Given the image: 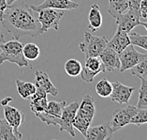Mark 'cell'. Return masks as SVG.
<instances>
[{"label":"cell","mask_w":147,"mask_h":140,"mask_svg":"<svg viewBox=\"0 0 147 140\" xmlns=\"http://www.w3.org/2000/svg\"><path fill=\"white\" fill-rule=\"evenodd\" d=\"M140 14L141 18L147 19V0H142L140 4Z\"/></svg>","instance_id":"obj_32"},{"label":"cell","mask_w":147,"mask_h":140,"mask_svg":"<svg viewBox=\"0 0 147 140\" xmlns=\"http://www.w3.org/2000/svg\"><path fill=\"white\" fill-rule=\"evenodd\" d=\"M130 39V44L138 46L144 50H147V36H142L138 32H129L128 33Z\"/></svg>","instance_id":"obj_29"},{"label":"cell","mask_w":147,"mask_h":140,"mask_svg":"<svg viewBox=\"0 0 147 140\" xmlns=\"http://www.w3.org/2000/svg\"><path fill=\"white\" fill-rule=\"evenodd\" d=\"M0 65L6 61L14 63L19 67L32 68L28 60L23 55V44L19 39L1 42L0 43Z\"/></svg>","instance_id":"obj_2"},{"label":"cell","mask_w":147,"mask_h":140,"mask_svg":"<svg viewBox=\"0 0 147 140\" xmlns=\"http://www.w3.org/2000/svg\"><path fill=\"white\" fill-rule=\"evenodd\" d=\"M7 7H8V5H7V0H0V20H1L3 13H4Z\"/></svg>","instance_id":"obj_34"},{"label":"cell","mask_w":147,"mask_h":140,"mask_svg":"<svg viewBox=\"0 0 147 140\" xmlns=\"http://www.w3.org/2000/svg\"><path fill=\"white\" fill-rule=\"evenodd\" d=\"M0 22L4 29L15 39L24 36L36 38L43 33L35 12L21 0L7 7Z\"/></svg>","instance_id":"obj_1"},{"label":"cell","mask_w":147,"mask_h":140,"mask_svg":"<svg viewBox=\"0 0 147 140\" xmlns=\"http://www.w3.org/2000/svg\"><path fill=\"white\" fill-rule=\"evenodd\" d=\"M141 26H143L145 27V29H146V31H147V22H143V23H142L141 22Z\"/></svg>","instance_id":"obj_38"},{"label":"cell","mask_w":147,"mask_h":140,"mask_svg":"<svg viewBox=\"0 0 147 140\" xmlns=\"http://www.w3.org/2000/svg\"><path fill=\"white\" fill-rule=\"evenodd\" d=\"M10 101H11V98H6V99H4V100H3V101L1 102V105H3V106H4V105H8V102H10Z\"/></svg>","instance_id":"obj_35"},{"label":"cell","mask_w":147,"mask_h":140,"mask_svg":"<svg viewBox=\"0 0 147 140\" xmlns=\"http://www.w3.org/2000/svg\"><path fill=\"white\" fill-rule=\"evenodd\" d=\"M40 50L35 43H26L23 46V55L27 60H36L39 56Z\"/></svg>","instance_id":"obj_26"},{"label":"cell","mask_w":147,"mask_h":140,"mask_svg":"<svg viewBox=\"0 0 147 140\" xmlns=\"http://www.w3.org/2000/svg\"><path fill=\"white\" fill-rule=\"evenodd\" d=\"M79 108V103L78 101H75L72 103H70L69 105H66L64 107L62 115H61V118L59 120V127L61 131H66L67 133L75 137V132H74V128H73V120L74 118L76 116L77 111Z\"/></svg>","instance_id":"obj_10"},{"label":"cell","mask_w":147,"mask_h":140,"mask_svg":"<svg viewBox=\"0 0 147 140\" xmlns=\"http://www.w3.org/2000/svg\"><path fill=\"white\" fill-rule=\"evenodd\" d=\"M72 125H73V128H76L82 135L85 136L88 128L90 127V125H91V122H89L88 120H86L84 118L80 116L79 114H76Z\"/></svg>","instance_id":"obj_28"},{"label":"cell","mask_w":147,"mask_h":140,"mask_svg":"<svg viewBox=\"0 0 147 140\" xmlns=\"http://www.w3.org/2000/svg\"><path fill=\"white\" fill-rule=\"evenodd\" d=\"M145 55L139 53L137 50H135L134 45L129 44L127 46L123 51L119 54V58H120V71L124 73L125 71L130 70L131 68L136 66L139 62H141L142 60L144 58Z\"/></svg>","instance_id":"obj_9"},{"label":"cell","mask_w":147,"mask_h":140,"mask_svg":"<svg viewBox=\"0 0 147 140\" xmlns=\"http://www.w3.org/2000/svg\"><path fill=\"white\" fill-rule=\"evenodd\" d=\"M4 35H3V32H2V28L0 27V43L1 42H4Z\"/></svg>","instance_id":"obj_36"},{"label":"cell","mask_w":147,"mask_h":140,"mask_svg":"<svg viewBox=\"0 0 147 140\" xmlns=\"http://www.w3.org/2000/svg\"><path fill=\"white\" fill-rule=\"evenodd\" d=\"M82 68V65L81 64V62L74 58L69 59L65 63V71L67 73V74H69V76H72V77L80 75Z\"/></svg>","instance_id":"obj_25"},{"label":"cell","mask_w":147,"mask_h":140,"mask_svg":"<svg viewBox=\"0 0 147 140\" xmlns=\"http://www.w3.org/2000/svg\"><path fill=\"white\" fill-rule=\"evenodd\" d=\"M35 86L37 88L41 89L45 91L47 94L52 96H56L58 94V89L55 88V86L53 84V82L50 79L49 75L42 71H36L35 73Z\"/></svg>","instance_id":"obj_14"},{"label":"cell","mask_w":147,"mask_h":140,"mask_svg":"<svg viewBox=\"0 0 147 140\" xmlns=\"http://www.w3.org/2000/svg\"><path fill=\"white\" fill-rule=\"evenodd\" d=\"M112 84H113V90L110 95L111 100L113 102H115L118 103L127 105L132 93L135 90V88L127 87V86L122 84L119 81H115Z\"/></svg>","instance_id":"obj_12"},{"label":"cell","mask_w":147,"mask_h":140,"mask_svg":"<svg viewBox=\"0 0 147 140\" xmlns=\"http://www.w3.org/2000/svg\"><path fill=\"white\" fill-rule=\"evenodd\" d=\"M63 10L56 9H43L38 12V20L40 23L42 32H47L49 29L58 30L61 18L64 16Z\"/></svg>","instance_id":"obj_5"},{"label":"cell","mask_w":147,"mask_h":140,"mask_svg":"<svg viewBox=\"0 0 147 140\" xmlns=\"http://www.w3.org/2000/svg\"><path fill=\"white\" fill-rule=\"evenodd\" d=\"M142 0H129V9L140 10V4Z\"/></svg>","instance_id":"obj_33"},{"label":"cell","mask_w":147,"mask_h":140,"mask_svg":"<svg viewBox=\"0 0 147 140\" xmlns=\"http://www.w3.org/2000/svg\"><path fill=\"white\" fill-rule=\"evenodd\" d=\"M113 132L110 123H104L95 127H89L84 137L87 140H110Z\"/></svg>","instance_id":"obj_15"},{"label":"cell","mask_w":147,"mask_h":140,"mask_svg":"<svg viewBox=\"0 0 147 140\" xmlns=\"http://www.w3.org/2000/svg\"><path fill=\"white\" fill-rule=\"evenodd\" d=\"M142 81L141 88L139 91V100L137 103L138 108L147 107V81L144 78H140Z\"/></svg>","instance_id":"obj_31"},{"label":"cell","mask_w":147,"mask_h":140,"mask_svg":"<svg viewBox=\"0 0 147 140\" xmlns=\"http://www.w3.org/2000/svg\"><path fill=\"white\" fill-rule=\"evenodd\" d=\"M138 107L134 105H127L124 108H116L113 110V118L110 123L113 133L119 131L121 128L130 123L132 117L137 111Z\"/></svg>","instance_id":"obj_6"},{"label":"cell","mask_w":147,"mask_h":140,"mask_svg":"<svg viewBox=\"0 0 147 140\" xmlns=\"http://www.w3.org/2000/svg\"><path fill=\"white\" fill-rule=\"evenodd\" d=\"M84 41L79 43V48L85 55V57L99 56L108 43L106 37H98L89 32H84Z\"/></svg>","instance_id":"obj_3"},{"label":"cell","mask_w":147,"mask_h":140,"mask_svg":"<svg viewBox=\"0 0 147 140\" xmlns=\"http://www.w3.org/2000/svg\"><path fill=\"white\" fill-rule=\"evenodd\" d=\"M99 58L102 61L106 71H113L115 69H120V58L119 54L116 53L112 48L106 46L102 53L99 55Z\"/></svg>","instance_id":"obj_16"},{"label":"cell","mask_w":147,"mask_h":140,"mask_svg":"<svg viewBox=\"0 0 147 140\" xmlns=\"http://www.w3.org/2000/svg\"><path fill=\"white\" fill-rule=\"evenodd\" d=\"M79 114L89 122L92 123L93 118L96 114V106H95V100L91 95H85L82 99L81 105H79V108L77 111Z\"/></svg>","instance_id":"obj_18"},{"label":"cell","mask_w":147,"mask_h":140,"mask_svg":"<svg viewBox=\"0 0 147 140\" xmlns=\"http://www.w3.org/2000/svg\"><path fill=\"white\" fill-rule=\"evenodd\" d=\"M30 109L35 114L44 111L48 105L47 93L39 88H37V90L30 97Z\"/></svg>","instance_id":"obj_19"},{"label":"cell","mask_w":147,"mask_h":140,"mask_svg":"<svg viewBox=\"0 0 147 140\" xmlns=\"http://www.w3.org/2000/svg\"><path fill=\"white\" fill-rule=\"evenodd\" d=\"M118 28L127 33H129L134 27L141 24V14L140 10L128 9L127 12L119 14L115 18Z\"/></svg>","instance_id":"obj_8"},{"label":"cell","mask_w":147,"mask_h":140,"mask_svg":"<svg viewBox=\"0 0 147 140\" xmlns=\"http://www.w3.org/2000/svg\"><path fill=\"white\" fill-rule=\"evenodd\" d=\"M16 86L19 95L23 99L26 100L30 99V97L37 90V87L35 86V84L29 83V82H24L20 80V79H17L16 80Z\"/></svg>","instance_id":"obj_22"},{"label":"cell","mask_w":147,"mask_h":140,"mask_svg":"<svg viewBox=\"0 0 147 140\" xmlns=\"http://www.w3.org/2000/svg\"><path fill=\"white\" fill-rule=\"evenodd\" d=\"M113 90V84L107 79H101L98 84L96 85V94L103 98L110 97Z\"/></svg>","instance_id":"obj_24"},{"label":"cell","mask_w":147,"mask_h":140,"mask_svg":"<svg viewBox=\"0 0 147 140\" xmlns=\"http://www.w3.org/2000/svg\"><path fill=\"white\" fill-rule=\"evenodd\" d=\"M0 140H18L13 134L11 126L5 118H0Z\"/></svg>","instance_id":"obj_23"},{"label":"cell","mask_w":147,"mask_h":140,"mask_svg":"<svg viewBox=\"0 0 147 140\" xmlns=\"http://www.w3.org/2000/svg\"><path fill=\"white\" fill-rule=\"evenodd\" d=\"M100 73H106V71L99 56H89L85 58L84 66L82 68L80 75L84 82L91 83Z\"/></svg>","instance_id":"obj_7"},{"label":"cell","mask_w":147,"mask_h":140,"mask_svg":"<svg viewBox=\"0 0 147 140\" xmlns=\"http://www.w3.org/2000/svg\"><path fill=\"white\" fill-rule=\"evenodd\" d=\"M130 44V39L128 33L117 28L115 34L113 35L111 41H108L107 46L114 50L116 53L120 54L123 50Z\"/></svg>","instance_id":"obj_17"},{"label":"cell","mask_w":147,"mask_h":140,"mask_svg":"<svg viewBox=\"0 0 147 140\" xmlns=\"http://www.w3.org/2000/svg\"><path fill=\"white\" fill-rule=\"evenodd\" d=\"M130 123L137 125V126H141V125L147 123V107L138 108L134 116L132 117Z\"/></svg>","instance_id":"obj_30"},{"label":"cell","mask_w":147,"mask_h":140,"mask_svg":"<svg viewBox=\"0 0 147 140\" xmlns=\"http://www.w3.org/2000/svg\"><path fill=\"white\" fill-rule=\"evenodd\" d=\"M88 21H89L88 28L92 32L98 31L101 27L103 18L98 4H93L91 6L90 12L88 14Z\"/></svg>","instance_id":"obj_20"},{"label":"cell","mask_w":147,"mask_h":140,"mask_svg":"<svg viewBox=\"0 0 147 140\" xmlns=\"http://www.w3.org/2000/svg\"><path fill=\"white\" fill-rule=\"evenodd\" d=\"M66 101H48V105L44 111L39 113H36L39 120L50 126V125H58L61 118L64 107L66 106Z\"/></svg>","instance_id":"obj_4"},{"label":"cell","mask_w":147,"mask_h":140,"mask_svg":"<svg viewBox=\"0 0 147 140\" xmlns=\"http://www.w3.org/2000/svg\"><path fill=\"white\" fill-rule=\"evenodd\" d=\"M130 73L134 76L139 78H144L147 81V54L141 62H139L137 65L130 69Z\"/></svg>","instance_id":"obj_27"},{"label":"cell","mask_w":147,"mask_h":140,"mask_svg":"<svg viewBox=\"0 0 147 140\" xmlns=\"http://www.w3.org/2000/svg\"><path fill=\"white\" fill-rule=\"evenodd\" d=\"M16 1H19V0H7V5L9 6V5H11L12 3L16 2Z\"/></svg>","instance_id":"obj_37"},{"label":"cell","mask_w":147,"mask_h":140,"mask_svg":"<svg viewBox=\"0 0 147 140\" xmlns=\"http://www.w3.org/2000/svg\"><path fill=\"white\" fill-rule=\"evenodd\" d=\"M79 7V4L71 0H44L39 5H30V8L35 12H38L43 9H56V10H74Z\"/></svg>","instance_id":"obj_13"},{"label":"cell","mask_w":147,"mask_h":140,"mask_svg":"<svg viewBox=\"0 0 147 140\" xmlns=\"http://www.w3.org/2000/svg\"><path fill=\"white\" fill-rule=\"evenodd\" d=\"M4 107V115L5 120L8 121V123L11 126L14 135L16 136L17 139L19 140L23 137V135L19 132V127L24 120V114L22 111L18 110L13 106H10L9 105H6Z\"/></svg>","instance_id":"obj_11"},{"label":"cell","mask_w":147,"mask_h":140,"mask_svg":"<svg viewBox=\"0 0 147 140\" xmlns=\"http://www.w3.org/2000/svg\"><path fill=\"white\" fill-rule=\"evenodd\" d=\"M109 4L108 12L113 19L129 9V0H109Z\"/></svg>","instance_id":"obj_21"}]
</instances>
